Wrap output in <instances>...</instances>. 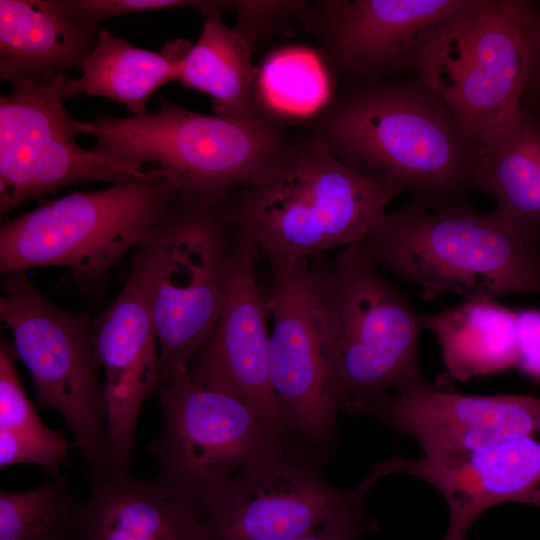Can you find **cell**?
Segmentation results:
<instances>
[{
  "mask_svg": "<svg viewBox=\"0 0 540 540\" xmlns=\"http://www.w3.org/2000/svg\"><path fill=\"white\" fill-rule=\"evenodd\" d=\"M406 189L347 166L315 134L287 140L218 213L231 243L293 264L359 244L387 203Z\"/></svg>",
  "mask_w": 540,
  "mask_h": 540,
  "instance_id": "6da1fadb",
  "label": "cell"
},
{
  "mask_svg": "<svg viewBox=\"0 0 540 540\" xmlns=\"http://www.w3.org/2000/svg\"><path fill=\"white\" fill-rule=\"evenodd\" d=\"M363 254L434 299L464 300L540 294V236L463 197L417 189L400 209L382 212L358 244Z\"/></svg>",
  "mask_w": 540,
  "mask_h": 540,
  "instance_id": "7a4b0ae2",
  "label": "cell"
},
{
  "mask_svg": "<svg viewBox=\"0 0 540 540\" xmlns=\"http://www.w3.org/2000/svg\"><path fill=\"white\" fill-rule=\"evenodd\" d=\"M345 84L316 134L341 162L443 197H463L472 189L477 148L456 114L419 76Z\"/></svg>",
  "mask_w": 540,
  "mask_h": 540,
  "instance_id": "3957f363",
  "label": "cell"
},
{
  "mask_svg": "<svg viewBox=\"0 0 540 540\" xmlns=\"http://www.w3.org/2000/svg\"><path fill=\"white\" fill-rule=\"evenodd\" d=\"M156 112L142 116L99 115L78 120L79 134L95 138L93 150L142 169L156 164L174 202L217 210L250 184L287 142L264 114L246 118L208 115L158 96Z\"/></svg>",
  "mask_w": 540,
  "mask_h": 540,
  "instance_id": "277c9868",
  "label": "cell"
},
{
  "mask_svg": "<svg viewBox=\"0 0 540 540\" xmlns=\"http://www.w3.org/2000/svg\"><path fill=\"white\" fill-rule=\"evenodd\" d=\"M317 294L330 378L338 411L382 392L433 386L418 358L422 314L382 276L358 244L317 262Z\"/></svg>",
  "mask_w": 540,
  "mask_h": 540,
  "instance_id": "5b68a950",
  "label": "cell"
},
{
  "mask_svg": "<svg viewBox=\"0 0 540 540\" xmlns=\"http://www.w3.org/2000/svg\"><path fill=\"white\" fill-rule=\"evenodd\" d=\"M173 199L155 167L146 177L43 201L2 223L0 272L61 266L83 290H98L125 253L150 236Z\"/></svg>",
  "mask_w": 540,
  "mask_h": 540,
  "instance_id": "8992f818",
  "label": "cell"
},
{
  "mask_svg": "<svg viewBox=\"0 0 540 540\" xmlns=\"http://www.w3.org/2000/svg\"><path fill=\"white\" fill-rule=\"evenodd\" d=\"M155 393L162 429L148 447L157 463L153 480L205 523L234 476L261 456L298 446L278 438L243 401L186 373Z\"/></svg>",
  "mask_w": 540,
  "mask_h": 540,
  "instance_id": "52a82bcc",
  "label": "cell"
},
{
  "mask_svg": "<svg viewBox=\"0 0 540 540\" xmlns=\"http://www.w3.org/2000/svg\"><path fill=\"white\" fill-rule=\"evenodd\" d=\"M0 318L31 374L35 402L60 412L90 472L106 469L105 386L97 377L92 320L46 299L28 271L4 274Z\"/></svg>",
  "mask_w": 540,
  "mask_h": 540,
  "instance_id": "ba28073f",
  "label": "cell"
},
{
  "mask_svg": "<svg viewBox=\"0 0 540 540\" xmlns=\"http://www.w3.org/2000/svg\"><path fill=\"white\" fill-rule=\"evenodd\" d=\"M523 0H474L423 53L419 76L459 118L477 152L517 115L527 78Z\"/></svg>",
  "mask_w": 540,
  "mask_h": 540,
  "instance_id": "9c48e42d",
  "label": "cell"
},
{
  "mask_svg": "<svg viewBox=\"0 0 540 540\" xmlns=\"http://www.w3.org/2000/svg\"><path fill=\"white\" fill-rule=\"evenodd\" d=\"M155 235L153 316L162 385L186 373L217 324L231 243L218 209L174 201L156 224Z\"/></svg>",
  "mask_w": 540,
  "mask_h": 540,
  "instance_id": "30bf717a",
  "label": "cell"
},
{
  "mask_svg": "<svg viewBox=\"0 0 540 540\" xmlns=\"http://www.w3.org/2000/svg\"><path fill=\"white\" fill-rule=\"evenodd\" d=\"M66 75L50 82L18 79L0 97L1 219L31 200L81 182L112 185L150 175L116 162L76 141L78 119L67 111Z\"/></svg>",
  "mask_w": 540,
  "mask_h": 540,
  "instance_id": "8fae6325",
  "label": "cell"
},
{
  "mask_svg": "<svg viewBox=\"0 0 540 540\" xmlns=\"http://www.w3.org/2000/svg\"><path fill=\"white\" fill-rule=\"evenodd\" d=\"M269 264V376L276 405L291 439L327 458L336 439L338 409L319 317L316 263L309 258Z\"/></svg>",
  "mask_w": 540,
  "mask_h": 540,
  "instance_id": "7c38bea8",
  "label": "cell"
},
{
  "mask_svg": "<svg viewBox=\"0 0 540 540\" xmlns=\"http://www.w3.org/2000/svg\"><path fill=\"white\" fill-rule=\"evenodd\" d=\"M325 461L289 446L251 462L218 498L206 521L208 540H290L366 502L376 482L365 475L341 490L325 479Z\"/></svg>",
  "mask_w": 540,
  "mask_h": 540,
  "instance_id": "4fadbf2b",
  "label": "cell"
},
{
  "mask_svg": "<svg viewBox=\"0 0 540 540\" xmlns=\"http://www.w3.org/2000/svg\"><path fill=\"white\" fill-rule=\"evenodd\" d=\"M157 264L154 227L134 248L130 274L121 291L92 319L95 361L105 376L106 470H128L139 413L160 384L153 316Z\"/></svg>",
  "mask_w": 540,
  "mask_h": 540,
  "instance_id": "5bb4252c",
  "label": "cell"
},
{
  "mask_svg": "<svg viewBox=\"0 0 540 540\" xmlns=\"http://www.w3.org/2000/svg\"><path fill=\"white\" fill-rule=\"evenodd\" d=\"M474 0H322L303 19L345 80L415 75L430 44Z\"/></svg>",
  "mask_w": 540,
  "mask_h": 540,
  "instance_id": "9a60e30c",
  "label": "cell"
},
{
  "mask_svg": "<svg viewBox=\"0 0 540 540\" xmlns=\"http://www.w3.org/2000/svg\"><path fill=\"white\" fill-rule=\"evenodd\" d=\"M351 415L372 417L414 439L421 455L450 457L540 433V398L468 395L436 382L414 391L382 392L350 401Z\"/></svg>",
  "mask_w": 540,
  "mask_h": 540,
  "instance_id": "2e32d148",
  "label": "cell"
},
{
  "mask_svg": "<svg viewBox=\"0 0 540 540\" xmlns=\"http://www.w3.org/2000/svg\"><path fill=\"white\" fill-rule=\"evenodd\" d=\"M258 258L251 245L231 243L221 315L186 374L243 401L278 438L295 444L281 419L270 382V313L255 276Z\"/></svg>",
  "mask_w": 540,
  "mask_h": 540,
  "instance_id": "e0dca14e",
  "label": "cell"
},
{
  "mask_svg": "<svg viewBox=\"0 0 540 540\" xmlns=\"http://www.w3.org/2000/svg\"><path fill=\"white\" fill-rule=\"evenodd\" d=\"M368 473L376 480L407 474L431 485L449 511L443 540H468L475 522L495 506H540V433L457 456L392 457L373 464Z\"/></svg>",
  "mask_w": 540,
  "mask_h": 540,
  "instance_id": "ac0fdd59",
  "label": "cell"
},
{
  "mask_svg": "<svg viewBox=\"0 0 540 540\" xmlns=\"http://www.w3.org/2000/svg\"><path fill=\"white\" fill-rule=\"evenodd\" d=\"M86 474L88 496L73 509L75 540H208L206 523L154 480L128 470Z\"/></svg>",
  "mask_w": 540,
  "mask_h": 540,
  "instance_id": "d6986e66",
  "label": "cell"
},
{
  "mask_svg": "<svg viewBox=\"0 0 540 540\" xmlns=\"http://www.w3.org/2000/svg\"><path fill=\"white\" fill-rule=\"evenodd\" d=\"M97 33L58 0H0V77L50 82L68 68L81 69Z\"/></svg>",
  "mask_w": 540,
  "mask_h": 540,
  "instance_id": "ffe728a7",
  "label": "cell"
},
{
  "mask_svg": "<svg viewBox=\"0 0 540 540\" xmlns=\"http://www.w3.org/2000/svg\"><path fill=\"white\" fill-rule=\"evenodd\" d=\"M192 43L170 40L160 51L139 48L105 29L77 78L66 77L62 95L69 100L79 94L102 96L125 105L132 116L148 113V99L163 85L179 79Z\"/></svg>",
  "mask_w": 540,
  "mask_h": 540,
  "instance_id": "44dd1931",
  "label": "cell"
},
{
  "mask_svg": "<svg viewBox=\"0 0 540 540\" xmlns=\"http://www.w3.org/2000/svg\"><path fill=\"white\" fill-rule=\"evenodd\" d=\"M472 189L495 198L501 219L540 236V128L523 104L478 148Z\"/></svg>",
  "mask_w": 540,
  "mask_h": 540,
  "instance_id": "7402d4cb",
  "label": "cell"
},
{
  "mask_svg": "<svg viewBox=\"0 0 540 540\" xmlns=\"http://www.w3.org/2000/svg\"><path fill=\"white\" fill-rule=\"evenodd\" d=\"M422 324L436 335L446 377L452 380L464 382L516 368V310L496 300H464L422 314Z\"/></svg>",
  "mask_w": 540,
  "mask_h": 540,
  "instance_id": "603a6c76",
  "label": "cell"
},
{
  "mask_svg": "<svg viewBox=\"0 0 540 540\" xmlns=\"http://www.w3.org/2000/svg\"><path fill=\"white\" fill-rule=\"evenodd\" d=\"M220 12L204 16L198 40L184 58L179 81L209 95L214 115L246 118L262 114L253 86L257 77L252 44L234 27L225 25Z\"/></svg>",
  "mask_w": 540,
  "mask_h": 540,
  "instance_id": "cb8c5ba5",
  "label": "cell"
},
{
  "mask_svg": "<svg viewBox=\"0 0 540 540\" xmlns=\"http://www.w3.org/2000/svg\"><path fill=\"white\" fill-rule=\"evenodd\" d=\"M11 344H0V466L35 464L52 477L69 453L62 434L48 428L36 414L19 379Z\"/></svg>",
  "mask_w": 540,
  "mask_h": 540,
  "instance_id": "d4e9b609",
  "label": "cell"
},
{
  "mask_svg": "<svg viewBox=\"0 0 540 540\" xmlns=\"http://www.w3.org/2000/svg\"><path fill=\"white\" fill-rule=\"evenodd\" d=\"M76 497L60 475L27 491H0V540H35L72 528Z\"/></svg>",
  "mask_w": 540,
  "mask_h": 540,
  "instance_id": "484cf974",
  "label": "cell"
},
{
  "mask_svg": "<svg viewBox=\"0 0 540 540\" xmlns=\"http://www.w3.org/2000/svg\"><path fill=\"white\" fill-rule=\"evenodd\" d=\"M258 81L266 104L285 114L313 112L326 96V81L316 57L302 49H284L271 55Z\"/></svg>",
  "mask_w": 540,
  "mask_h": 540,
  "instance_id": "4316f807",
  "label": "cell"
},
{
  "mask_svg": "<svg viewBox=\"0 0 540 540\" xmlns=\"http://www.w3.org/2000/svg\"><path fill=\"white\" fill-rule=\"evenodd\" d=\"M60 6L81 24L99 30L107 19L173 8H195L202 16L230 9L229 1L203 0H58Z\"/></svg>",
  "mask_w": 540,
  "mask_h": 540,
  "instance_id": "83f0119b",
  "label": "cell"
},
{
  "mask_svg": "<svg viewBox=\"0 0 540 540\" xmlns=\"http://www.w3.org/2000/svg\"><path fill=\"white\" fill-rule=\"evenodd\" d=\"M307 4L304 1H233L237 13L234 28L254 47L266 33L293 16H303Z\"/></svg>",
  "mask_w": 540,
  "mask_h": 540,
  "instance_id": "f1b7e54d",
  "label": "cell"
},
{
  "mask_svg": "<svg viewBox=\"0 0 540 540\" xmlns=\"http://www.w3.org/2000/svg\"><path fill=\"white\" fill-rule=\"evenodd\" d=\"M516 368L534 381H540V309L516 310Z\"/></svg>",
  "mask_w": 540,
  "mask_h": 540,
  "instance_id": "f546056e",
  "label": "cell"
},
{
  "mask_svg": "<svg viewBox=\"0 0 540 540\" xmlns=\"http://www.w3.org/2000/svg\"><path fill=\"white\" fill-rule=\"evenodd\" d=\"M376 527L364 502L332 518L314 532L290 540H361Z\"/></svg>",
  "mask_w": 540,
  "mask_h": 540,
  "instance_id": "4dcf8cb0",
  "label": "cell"
},
{
  "mask_svg": "<svg viewBox=\"0 0 540 540\" xmlns=\"http://www.w3.org/2000/svg\"><path fill=\"white\" fill-rule=\"evenodd\" d=\"M522 14L527 49L526 97L540 93V6L523 0Z\"/></svg>",
  "mask_w": 540,
  "mask_h": 540,
  "instance_id": "1f68e13d",
  "label": "cell"
},
{
  "mask_svg": "<svg viewBox=\"0 0 540 540\" xmlns=\"http://www.w3.org/2000/svg\"><path fill=\"white\" fill-rule=\"evenodd\" d=\"M522 104L528 109L532 119L540 128V93L523 97Z\"/></svg>",
  "mask_w": 540,
  "mask_h": 540,
  "instance_id": "d6a6232c",
  "label": "cell"
},
{
  "mask_svg": "<svg viewBox=\"0 0 540 540\" xmlns=\"http://www.w3.org/2000/svg\"><path fill=\"white\" fill-rule=\"evenodd\" d=\"M73 538L72 528L67 527L46 533L35 540H73Z\"/></svg>",
  "mask_w": 540,
  "mask_h": 540,
  "instance_id": "836d02e7",
  "label": "cell"
}]
</instances>
